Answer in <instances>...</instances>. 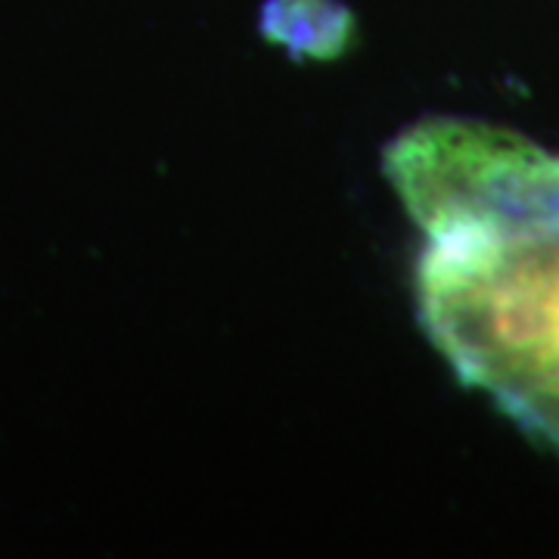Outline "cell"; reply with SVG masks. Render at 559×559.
Masks as SVG:
<instances>
[{"label":"cell","mask_w":559,"mask_h":559,"mask_svg":"<svg viewBox=\"0 0 559 559\" xmlns=\"http://www.w3.org/2000/svg\"><path fill=\"white\" fill-rule=\"evenodd\" d=\"M423 230L419 318L460 380L559 451V153L466 119L385 150Z\"/></svg>","instance_id":"cell-1"}]
</instances>
